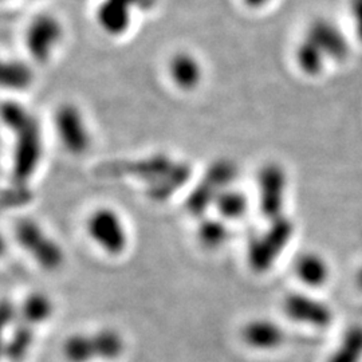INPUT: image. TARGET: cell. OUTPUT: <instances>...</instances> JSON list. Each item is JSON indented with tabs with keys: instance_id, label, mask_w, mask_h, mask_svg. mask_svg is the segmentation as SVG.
Masks as SVG:
<instances>
[{
	"instance_id": "14",
	"label": "cell",
	"mask_w": 362,
	"mask_h": 362,
	"mask_svg": "<svg viewBox=\"0 0 362 362\" xmlns=\"http://www.w3.org/2000/svg\"><path fill=\"white\" fill-rule=\"evenodd\" d=\"M250 202L247 194L238 189L235 187H228L223 189L214 204V208L216 211V216H219L227 223L230 221H238L243 219L248 212Z\"/></svg>"
},
{
	"instance_id": "2",
	"label": "cell",
	"mask_w": 362,
	"mask_h": 362,
	"mask_svg": "<svg viewBox=\"0 0 362 362\" xmlns=\"http://www.w3.org/2000/svg\"><path fill=\"white\" fill-rule=\"evenodd\" d=\"M13 235L40 269L46 272L58 270L65 262V252L61 245L43 230L37 220L22 218L15 223Z\"/></svg>"
},
{
	"instance_id": "9",
	"label": "cell",
	"mask_w": 362,
	"mask_h": 362,
	"mask_svg": "<svg viewBox=\"0 0 362 362\" xmlns=\"http://www.w3.org/2000/svg\"><path fill=\"white\" fill-rule=\"evenodd\" d=\"M332 61H345L349 57L350 43L344 31L326 18L313 19L306 34Z\"/></svg>"
},
{
	"instance_id": "6",
	"label": "cell",
	"mask_w": 362,
	"mask_h": 362,
	"mask_svg": "<svg viewBox=\"0 0 362 362\" xmlns=\"http://www.w3.org/2000/svg\"><path fill=\"white\" fill-rule=\"evenodd\" d=\"M54 127L59 141L69 153L79 156L89 151L90 130L77 105H61L54 115Z\"/></svg>"
},
{
	"instance_id": "15",
	"label": "cell",
	"mask_w": 362,
	"mask_h": 362,
	"mask_svg": "<svg viewBox=\"0 0 362 362\" xmlns=\"http://www.w3.org/2000/svg\"><path fill=\"white\" fill-rule=\"evenodd\" d=\"M52 314L54 303L52 298L39 291L28 294L19 305V321H23L34 327L47 322L52 318Z\"/></svg>"
},
{
	"instance_id": "18",
	"label": "cell",
	"mask_w": 362,
	"mask_h": 362,
	"mask_svg": "<svg viewBox=\"0 0 362 362\" xmlns=\"http://www.w3.org/2000/svg\"><path fill=\"white\" fill-rule=\"evenodd\" d=\"M11 336L4 345V356L13 362H19L26 358L35 339V327L19 321L11 327Z\"/></svg>"
},
{
	"instance_id": "8",
	"label": "cell",
	"mask_w": 362,
	"mask_h": 362,
	"mask_svg": "<svg viewBox=\"0 0 362 362\" xmlns=\"http://www.w3.org/2000/svg\"><path fill=\"white\" fill-rule=\"evenodd\" d=\"M282 309L291 321L317 329H325L334 321L333 309L326 302L305 293L287 294Z\"/></svg>"
},
{
	"instance_id": "17",
	"label": "cell",
	"mask_w": 362,
	"mask_h": 362,
	"mask_svg": "<svg viewBox=\"0 0 362 362\" xmlns=\"http://www.w3.org/2000/svg\"><path fill=\"white\" fill-rule=\"evenodd\" d=\"M294 57L298 69L309 77H318L329 61L322 50L306 35L298 43Z\"/></svg>"
},
{
	"instance_id": "24",
	"label": "cell",
	"mask_w": 362,
	"mask_h": 362,
	"mask_svg": "<svg viewBox=\"0 0 362 362\" xmlns=\"http://www.w3.org/2000/svg\"><path fill=\"white\" fill-rule=\"evenodd\" d=\"M34 115L16 101H4L1 104V121L10 132H16L27 124Z\"/></svg>"
},
{
	"instance_id": "1",
	"label": "cell",
	"mask_w": 362,
	"mask_h": 362,
	"mask_svg": "<svg viewBox=\"0 0 362 362\" xmlns=\"http://www.w3.org/2000/svg\"><path fill=\"white\" fill-rule=\"evenodd\" d=\"M267 223V228L252 239L247 248V263L257 274L272 270L296 233V224L287 215Z\"/></svg>"
},
{
	"instance_id": "27",
	"label": "cell",
	"mask_w": 362,
	"mask_h": 362,
	"mask_svg": "<svg viewBox=\"0 0 362 362\" xmlns=\"http://www.w3.org/2000/svg\"><path fill=\"white\" fill-rule=\"evenodd\" d=\"M122 4L128 6L132 10L141 8V10H149L152 6H155L156 0H118Z\"/></svg>"
},
{
	"instance_id": "20",
	"label": "cell",
	"mask_w": 362,
	"mask_h": 362,
	"mask_svg": "<svg viewBox=\"0 0 362 362\" xmlns=\"http://www.w3.org/2000/svg\"><path fill=\"white\" fill-rule=\"evenodd\" d=\"M228 235L227 221L219 216H204L199 220L196 236L199 243L208 250H216L223 246L228 240Z\"/></svg>"
},
{
	"instance_id": "26",
	"label": "cell",
	"mask_w": 362,
	"mask_h": 362,
	"mask_svg": "<svg viewBox=\"0 0 362 362\" xmlns=\"http://www.w3.org/2000/svg\"><path fill=\"white\" fill-rule=\"evenodd\" d=\"M1 320H3V326H15L19 322V306H15L11 302L4 300L1 305Z\"/></svg>"
},
{
	"instance_id": "3",
	"label": "cell",
	"mask_w": 362,
	"mask_h": 362,
	"mask_svg": "<svg viewBox=\"0 0 362 362\" xmlns=\"http://www.w3.org/2000/svg\"><path fill=\"white\" fill-rule=\"evenodd\" d=\"M11 177L13 184L27 185L38 170L43 156V137L37 117L34 116L22 128L13 132Z\"/></svg>"
},
{
	"instance_id": "29",
	"label": "cell",
	"mask_w": 362,
	"mask_h": 362,
	"mask_svg": "<svg viewBox=\"0 0 362 362\" xmlns=\"http://www.w3.org/2000/svg\"><path fill=\"white\" fill-rule=\"evenodd\" d=\"M356 282H357V285L362 290V266L358 269V272H357V275H356Z\"/></svg>"
},
{
	"instance_id": "12",
	"label": "cell",
	"mask_w": 362,
	"mask_h": 362,
	"mask_svg": "<svg viewBox=\"0 0 362 362\" xmlns=\"http://www.w3.org/2000/svg\"><path fill=\"white\" fill-rule=\"evenodd\" d=\"M294 274L302 285L320 288L329 282L332 269L324 255L315 251H305L294 262Z\"/></svg>"
},
{
	"instance_id": "19",
	"label": "cell",
	"mask_w": 362,
	"mask_h": 362,
	"mask_svg": "<svg viewBox=\"0 0 362 362\" xmlns=\"http://www.w3.org/2000/svg\"><path fill=\"white\" fill-rule=\"evenodd\" d=\"M327 362H362V325L349 326Z\"/></svg>"
},
{
	"instance_id": "28",
	"label": "cell",
	"mask_w": 362,
	"mask_h": 362,
	"mask_svg": "<svg viewBox=\"0 0 362 362\" xmlns=\"http://www.w3.org/2000/svg\"><path fill=\"white\" fill-rule=\"evenodd\" d=\"M270 0H243L245 6L251 10H259L263 8Z\"/></svg>"
},
{
	"instance_id": "5",
	"label": "cell",
	"mask_w": 362,
	"mask_h": 362,
	"mask_svg": "<svg viewBox=\"0 0 362 362\" xmlns=\"http://www.w3.org/2000/svg\"><path fill=\"white\" fill-rule=\"evenodd\" d=\"M260 214L267 221L285 216L288 176L285 167L270 161L259 168L257 176Z\"/></svg>"
},
{
	"instance_id": "11",
	"label": "cell",
	"mask_w": 362,
	"mask_h": 362,
	"mask_svg": "<svg viewBox=\"0 0 362 362\" xmlns=\"http://www.w3.org/2000/svg\"><path fill=\"white\" fill-rule=\"evenodd\" d=\"M170 81L180 90L191 91L199 88L203 81V66L189 52H175L168 61Z\"/></svg>"
},
{
	"instance_id": "4",
	"label": "cell",
	"mask_w": 362,
	"mask_h": 362,
	"mask_svg": "<svg viewBox=\"0 0 362 362\" xmlns=\"http://www.w3.org/2000/svg\"><path fill=\"white\" fill-rule=\"evenodd\" d=\"M86 231L93 243L110 257L122 255L129 245L127 224L115 208L93 209L86 220Z\"/></svg>"
},
{
	"instance_id": "22",
	"label": "cell",
	"mask_w": 362,
	"mask_h": 362,
	"mask_svg": "<svg viewBox=\"0 0 362 362\" xmlns=\"http://www.w3.org/2000/svg\"><path fill=\"white\" fill-rule=\"evenodd\" d=\"M62 353L67 362L97 361L93 336L86 333H74L67 337L62 346Z\"/></svg>"
},
{
	"instance_id": "23",
	"label": "cell",
	"mask_w": 362,
	"mask_h": 362,
	"mask_svg": "<svg viewBox=\"0 0 362 362\" xmlns=\"http://www.w3.org/2000/svg\"><path fill=\"white\" fill-rule=\"evenodd\" d=\"M236 176L238 168L233 161L220 158L208 167L207 172L204 173L203 177L211 184H214L216 188H219L220 191H223L228 187H233Z\"/></svg>"
},
{
	"instance_id": "13",
	"label": "cell",
	"mask_w": 362,
	"mask_h": 362,
	"mask_svg": "<svg viewBox=\"0 0 362 362\" xmlns=\"http://www.w3.org/2000/svg\"><path fill=\"white\" fill-rule=\"evenodd\" d=\"M132 11L118 0H103L97 10V21L109 35H121L130 27Z\"/></svg>"
},
{
	"instance_id": "7",
	"label": "cell",
	"mask_w": 362,
	"mask_h": 362,
	"mask_svg": "<svg viewBox=\"0 0 362 362\" xmlns=\"http://www.w3.org/2000/svg\"><path fill=\"white\" fill-rule=\"evenodd\" d=\"M62 38L64 27L59 19L52 13H40L27 27V52L35 62L46 64Z\"/></svg>"
},
{
	"instance_id": "10",
	"label": "cell",
	"mask_w": 362,
	"mask_h": 362,
	"mask_svg": "<svg viewBox=\"0 0 362 362\" xmlns=\"http://www.w3.org/2000/svg\"><path fill=\"white\" fill-rule=\"evenodd\" d=\"M240 337L251 349L274 350L285 342L286 333L284 327L272 320L255 318L243 325Z\"/></svg>"
},
{
	"instance_id": "21",
	"label": "cell",
	"mask_w": 362,
	"mask_h": 362,
	"mask_svg": "<svg viewBox=\"0 0 362 362\" xmlns=\"http://www.w3.org/2000/svg\"><path fill=\"white\" fill-rule=\"evenodd\" d=\"M34 81V71L26 62L19 59L4 61L1 66V83L6 89L26 90Z\"/></svg>"
},
{
	"instance_id": "25",
	"label": "cell",
	"mask_w": 362,
	"mask_h": 362,
	"mask_svg": "<svg viewBox=\"0 0 362 362\" xmlns=\"http://www.w3.org/2000/svg\"><path fill=\"white\" fill-rule=\"evenodd\" d=\"M349 13L356 37L362 43V0H349Z\"/></svg>"
},
{
	"instance_id": "16",
	"label": "cell",
	"mask_w": 362,
	"mask_h": 362,
	"mask_svg": "<svg viewBox=\"0 0 362 362\" xmlns=\"http://www.w3.org/2000/svg\"><path fill=\"white\" fill-rule=\"evenodd\" d=\"M91 336L97 361H117L125 353V339L116 329L104 327Z\"/></svg>"
}]
</instances>
